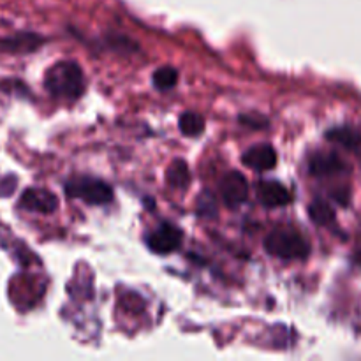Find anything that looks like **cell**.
Here are the masks:
<instances>
[{"mask_svg": "<svg viewBox=\"0 0 361 361\" xmlns=\"http://www.w3.org/2000/svg\"><path fill=\"white\" fill-rule=\"evenodd\" d=\"M44 87L53 97L76 101L85 92V76L76 62H56L44 76Z\"/></svg>", "mask_w": 361, "mask_h": 361, "instance_id": "1", "label": "cell"}, {"mask_svg": "<svg viewBox=\"0 0 361 361\" xmlns=\"http://www.w3.org/2000/svg\"><path fill=\"white\" fill-rule=\"evenodd\" d=\"M264 249L274 257L286 261L307 259L310 254L309 242L291 228L274 229L264 240Z\"/></svg>", "mask_w": 361, "mask_h": 361, "instance_id": "2", "label": "cell"}, {"mask_svg": "<svg viewBox=\"0 0 361 361\" xmlns=\"http://www.w3.org/2000/svg\"><path fill=\"white\" fill-rule=\"evenodd\" d=\"M66 194L88 204H108L113 200V189L106 182L92 176L73 178L66 183Z\"/></svg>", "mask_w": 361, "mask_h": 361, "instance_id": "3", "label": "cell"}, {"mask_svg": "<svg viewBox=\"0 0 361 361\" xmlns=\"http://www.w3.org/2000/svg\"><path fill=\"white\" fill-rule=\"evenodd\" d=\"M147 245L152 252L161 254V256L171 254L182 245V231L173 224L164 222V224H161L148 235Z\"/></svg>", "mask_w": 361, "mask_h": 361, "instance_id": "4", "label": "cell"}, {"mask_svg": "<svg viewBox=\"0 0 361 361\" xmlns=\"http://www.w3.org/2000/svg\"><path fill=\"white\" fill-rule=\"evenodd\" d=\"M221 196L226 207L236 208L249 197V182L238 171H229L221 180Z\"/></svg>", "mask_w": 361, "mask_h": 361, "instance_id": "5", "label": "cell"}, {"mask_svg": "<svg viewBox=\"0 0 361 361\" xmlns=\"http://www.w3.org/2000/svg\"><path fill=\"white\" fill-rule=\"evenodd\" d=\"M348 171V164L344 159L335 152H316L309 159V173L317 178L335 176Z\"/></svg>", "mask_w": 361, "mask_h": 361, "instance_id": "6", "label": "cell"}, {"mask_svg": "<svg viewBox=\"0 0 361 361\" xmlns=\"http://www.w3.org/2000/svg\"><path fill=\"white\" fill-rule=\"evenodd\" d=\"M20 207L27 212H34V214H53L59 207V200L53 192L48 189H37L32 187L27 189L20 197Z\"/></svg>", "mask_w": 361, "mask_h": 361, "instance_id": "7", "label": "cell"}, {"mask_svg": "<svg viewBox=\"0 0 361 361\" xmlns=\"http://www.w3.org/2000/svg\"><path fill=\"white\" fill-rule=\"evenodd\" d=\"M277 152L268 143L254 145V147H250L242 155L243 164L247 168L254 169V171H270V169H274L277 166Z\"/></svg>", "mask_w": 361, "mask_h": 361, "instance_id": "8", "label": "cell"}, {"mask_svg": "<svg viewBox=\"0 0 361 361\" xmlns=\"http://www.w3.org/2000/svg\"><path fill=\"white\" fill-rule=\"evenodd\" d=\"M256 194L259 203L267 208L286 207L293 200L288 187L282 185L281 182H275V180H263V182L257 183Z\"/></svg>", "mask_w": 361, "mask_h": 361, "instance_id": "9", "label": "cell"}, {"mask_svg": "<svg viewBox=\"0 0 361 361\" xmlns=\"http://www.w3.org/2000/svg\"><path fill=\"white\" fill-rule=\"evenodd\" d=\"M326 140L330 143L337 145V147L345 148L349 152H360L361 150V130L355 129L351 126H338L331 127L326 130Z\"/></svg>", "mask_w": 361, "mask_h": 361, "instance_id": "10", "label": "cell"}, {"mask_svg": "<svg viewBox=\"0 0 361 361\" xmlns=\"http://www.w3.org/2000/svg\"><path fill=\"white\" fill-rule=\"evenodd\" d=\"M166 182L173 189H185L190 183V169L187 162L180 161V159L173 161L166 171Z\"/></svg>", "mask_w": 361, "mask_h": 361, "instance_id": "11", "label": "cell"}, {"mask_svg": "<svg viewBox=\"0 0 361 361\" xmlns=\"http://www.w3.org/2000/svg\"><path fill=\"white\" fill-rule=\"evenodd\" d=\"M309 215L317 226H330L335 222V210L328 201L321 200H314L309 207Z\"/></svg>", "mask_w": 361, "mask_h": 361, "instance_id": "12", "label": "cell"}, {"mask_svg": "<svg viewBox=\"0 0 361 361\" xmlns=\"http://www.w3.org/2000/svg\"><path fill=\"white\" fill-rule=\"evenodd\" d=\"M178 127L185 136L196 137L204 130V118L200 113L185 111L178 120Z\"/></svg>", "mask_w": 361, "mask_h": 361, "instance_id": "13", "label": "cell"}, {"mask_svg": "<svg viewBox=\"0 0 361 361\" xmlns=\"http://www.w3.org/2000/svg\"><path fill=\"white\" fill-rule=\"evenodd\" d=\"M37 44V35H16V37L6 39V41L0 42V46L7 51H30V49H35Z\"/></svg>", "mask_w": 361, "mask_h": 361, "instance_id": "14", "label": "cell"}, {"mask_svg": "<svg viewBox=\"0 0 361 361\" xmlns=\"http://www.w3.org/2000/svg\"><path fill=\"white\" fill-rule=\"evenodd\" d=\"M152 81H154L155 88H159V90H169V88L178 83V71L168 66L159 67L154 76H152Z\"/></svg>", "mask_w": 361, "mask_h": 361, "instance_id": "15", "label": "cell"}, {"mask_svg": "<svg viewBox=\"0 0 361 361\" xmlns=\"http://www.w3.org/2000/svg\"><path fill=\"white\" fill-rule=\"evenodd\" d=\"M240 123L252 129H264L268 127V118L263 115H256V113H249V115H240Z\"/></svg>", "mask_w": 361, "mask_h": 361, "instance_id": "16", "label": "cell"}, {"mask_svg": "<svg viewBox=\"0 0 361 361\" xmlns=\"http://www.w3.org/2000/svg\"><path fill=\"white\" fill-rule=\"evenodd\" d=\"M197 212L201 215H215V200L210 192L204 190L197 200Z\"/></svg>", "mask_w": 361, "mask_h": 361, "instance_id": "17", "label": "cell"}, {"mask_svg": "<svg viewBox=\"0 0 361 361\" xmlns=\"http://www.w3.org/2000/svg\"><path fill=\"white\" fill-rule=\"evenodd\" d=\"M334 200L337 201L338 204H342V207H348L349 200H351V196H349V190L348 189L337 190V192H334Z\"/></svg>", "mask_w": 361, "mask_h": 361, "instance_id": "18", "label": "cell"}, {"mask_svg": "<svg viewBox=\"0 0 361 361\" xmlns=\"http://www.w3.org/2000/svg\"><path fill=\"white\" fill-rule=\"evenodd\" d=\"M356 261H358V264L361 267V250H360L358 254H356Z\"/></svg>", "mask_w": 361, "mask_h": 361, "instance_id": "19", "label": "cell"}]
</instances>
